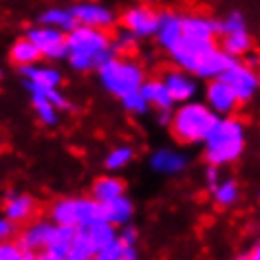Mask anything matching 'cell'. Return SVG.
<instances>
[{"instance_id": "cell-1", "label": "cell", "mask_w": 260, "mask_h": 260, "mask_svg": "<svg viewBox=\"0 0 260 260\" xmlns=\"http://www.w3.org/2000/svg\"><path fill=\"white\" fill-rule=\"evenodd\" d=\"M205 144V159L214 166H227L236 161L245 150V126L236 117H218L210 130Z\"/></svg>"}, {"instance_id": "cell-2", "label": "cell", "mask_w": 260, "mask_h": 260, "mask_svg": "<svg viewBox=\"0 0 260 260\" xmlns=\"http://www.w3.org/2000/svg\"><path fill=\"white\" fill-rule=\"evenodd\" d=\"M218 121V113H214L210 104L201 102H183V106L177 108L172 115V135L181 144H203Z\"/></svg>"}, {"instance_id": "cell-3", "label": "cell", "mask_w": 260, "mask_h": 260, "mask_svg": "<svg viewBox=\"0 0 260 260\" xmlns=\"http://www.w3.org/2000/svg\"><path fill=\"white\" fill-rule=\"evenodd\" d=\"M69 64L71 69L86 73L95 69V57L104 49H110V40L104 29L88 27V24H77L69 34Z\"/></svg>"}, {"instance_id": "cell-4", "label": "cell", "mask_w": 260, "mask_h": 260, "mask_svg": "<svg viewBox=\"0 0 260 260\" xmlns=\"http://www.w3.org/2000/svg\"><path fill=\"white\" fill-rule=\"evenodd\" d=\"M100 82L102 86L115 97H123L133 90H139L141 84L146 82L144 69L133 60H119V57H110L106 64L100 69Z\"/></svg>"}, {"instance_id": "cell-5", "label": "cell", "mask_w": 260, "mask_h": 260, "mask_svg": "<svg viewBox=\"0 0 260 260\" xmlns=\"http://www.w3.org/2000/svg\"><path fill=\"white\" fill-rule=\"evenodd\" d=\"M104 218L102 203L93 199H60L51 207V220L57 225H69L75 230L88 227Z\"/></svg>"}, {"instance_id": "cell-6", "label": "cell", "mask_w": 260, "mask_h": 260, "mask_svg": "<svg viewBox=\"0 0 260 260\" xmlns=\"http://www.w3.org/2000/svg\"><path fill=\"white\" fill-rule=\"evenodd\" d=\"M27 38L40 49L42 57H49V60H60V57L69 55V38L67 31L57 29V27H49V24H42V27H31L27 31Z\"/></svg>"}, {"instance_id": "cell-7", "label": "cell", "mask_w": 260, "mask_h": 260, "mask_svg": "<svg viewBox=\"0 0 260 260\" xmlns=\"http://www.w3.org/2000/svg\"><path fill=\"white\" fill-rule=\"evenodd\" d=\"M220 80H225L227 84H230L232 90L236 93V97L240 100V104L249 102L251 97L256 95L258 86H260L258 73L253 71V67H249V64H240L238 60L234 62L223 75H220Z\"/></svg>"}, {"instance_id": "cell-8", "label": "cell", "mask_w": 260, "mask_h": 260, "mask_svg": "<svg viewBox=\"0 0 260 260\" xmlns=\"http://www.w3.org/2000/svg\"><path fill=\"white\" fill-rule=\"evenodd\" d=\"M159 22H161V14L152 11L150 7H144V5L126 9L121 16V24L126 27V31H130V34L137 36V38L157 36Z\"/></svg>"}, {"instance_id": "cell-9", "label": "cell", "mask_w": 260, "mask_h": 260, "mask_svg": "<svg viewBox=\"0 0 260 260\" xmlns=\"http://www.w3.org/2000/svg\"><path fill=\"white\" fill-rule=\"evenodd\" d=\"M205 100H207V104H210V108L214 110V113H218L220 117L232 115L234 110H236V106L240 104V100L232 90V86L225 80H220V77H214V80L207 84Z\"/></svg>"}, {"instance_id": "cell-10", "label": "cell", "mask_w": 260, "mask_h": 260, "mask_svg": "<svg viewBox=\"0 0 260 260\" xmlns=\"http://www.w3.org/2000/svg\"><path fill=\"white\" fill-rule=\"evenodd\" d=\"M236 62V57H232L227 51L212 47L210 51H205L203 55L199 57L197 67H194L192 73L199 77H205V80H214V77H220L232 64Z\"/></svg>"}, {"instance_id": "cell-11", "label": "cell", "mask_w": 260, "mask_h": 260, "mask_svg": "<svg viewBox=\"0 0 260 260\" xmlns=\"http://www.w3.org/2000/svg\"><path fill=\"white\" fill-rule=\"evenodd\" d=\"M18 71L24 77V86L27 90L34 88H57L62 84V75L57 69L51 67H36V64H22Z\"/></svg>"}, {"instance_id": "cell-12", "label": "cell", "mask_w": 260, "mask_h": 260, "mask_svg": "<svg viewBox=\"0 0 260 260\" xmlns=\"http://www.w3.org/2000/svg\"><path fill=\"white\" fill-rule=\"evenodd\" d=\"M73 236H75V227L55 223L53 236H51L49 245L38 253V258H42V260H69V251H71Z\"/></svg>"}, {"instance_id": "cell-13", "label": "cell", "mask_w": 260, "mask_h": 260, "mask_svg": "<svg viewBox=\"0 0 260 260\" xmlns=\"http://www.w3.org/2000/svg\"><path fill=\"white\" fill-rule=\"evenodd\" d=\"M77 24H88V27H97V29H108L115 22V16L108 7L95 3H80L75 7H71Z\"/></svg>"}, {"instance_id": "cell-14", "label": "cell", "mask_w": 260, "mask_h": 260, "mask_svg": "<svg viewBox=\"0 0 260 260\" xmlns=\"http://www.w3.org/2000/svg\"><path fill=\"white\" fill-rule=\"evenodd\" d=\"M150 168L159 174L172 177V174H179L187 168V157L179 150H172V148H159L150 157Z\"/></svg>"}, {"instance_id": "cell-15", "label": "cell", "mask_w": 260, "mask_h": 260, "mask_svg": "<svg viewBox=\"0 0 260 260\" xmlns=\"http://www.w3.org/2000/svg\"><path fill=\"white\" fill-rule=\"evenodd\" d=\"M53 230H55V223H47V220H40V223H31L27 230L20 234V247L24 251H34V253H40L38 249H44L49 245L51 236H53Z\"/></svg>"}, {"instance_id": "cell-16", "label": "cell", "mask_w": 260, "mask_h": 260, "mask_svg": "<svg viewBox=\"0 0 260 260\" xmlns=\"http://www.w3.org/2000/svg\"><path fill=\"white\" fill-rule=\"evenodd\" d=\"M164 82L168 90L172 93L174 102H190L194 95H197V80H194L192 75L185 73V69L181 71H168L164 75Z\"/></svg>"}, {"instance_id": "cell-17", "label": "cell", "mask_w": 260, "mask_h": 260, "mask_svg": "<svg viewBox=\"0 0 260 260\" xmlns=\"http://www.w3.org/2000/svg\"><path fill=\"white\" fill-rule=\"evenodd\" d=\"M38 203L34 197L29 194H16L9 192L7 194V203H5V216L11 218L14 223H24L36 214Z\"/></svg>"}, {"instance_id": "cell-18", "label": "cell", "mask_w": 260, "mask_h": 260, "mask_svg": "<svg viewBox=\"0 0 260 260\" xmlns=\"http://www.w3.org/2000/svg\"><path fill=\"white\" fill-rule=\"evenodd\" d=\"M183 36V16L177 14H161L159 31H157V40L166 51H170L174 44L181 40Z\"/></svg>"}, {"instance_id": "cell-19", "label": "cell", "mask_w": 260, "mask_h": 260, "mask_svg": "<svg viewBox=\"0 0 260 260\" xmlns=\"http://www.w3.org/2000/svg\"><path fill=\"white\" fill-rule=\"evenodd\" d=\"M102 210H104V218L113 225H128L130 218L135 214V205L126 194L117 199H110V201H104L102 203Z\"/></svg>"}, {"instance_id": "cell-20", "label": "cell", "mask_w": 260, "mask_h": 260, "mask_svg": "<svg viewBox=\"0 0 260 260\" xmlns=\"http://www.w3.org/2000/svg\"><path fill=\"white\" fill-rule=\"evenodd\" d=\"M141 93L148 100L150 106H157V110H172L174 108V97L168 90L164 80H148L141 84Z\"/></svg>"}, {"instance_id": "cell-21", "label": "cell", "mask_w": 260, "mask_h": 260, "mask_svg": "<svg viewBox=\"0 0 260 260\" xmlns=\"http://www.w3.org/2000/svg\"><path fill=\"white\" fill-rule=\"evenodd\" d=\"M121 194H126V185L117 177H102L93 183V197L100 201V203L117 199V197H121Z\"/></svg>"}, {"instance_id": "cell-22", "label": "cell", "mask_w": 260, "mask_h": 260, "mask_svg": "<svg viewBox=\"0 0 260 260\" xmlns=\"http://www.w3.org/2000/svg\"><path fill=\"white\" fill-rule=\"evenodd\" d=\"M223 51H227L232 57H240V55H247L251 51V38L247 34V29H240V31H232V34H225L223 36Z\"/></svg>"}, {"instance_id": "cell-23", "label": "cell", "mask_w": 260, "mask_h": 260, "mask_svg": "<svg viewBox=\"0 0 260 260\" xmlns=\"http://www.w3.org/2000/svg\"><path fill=\"white\" fill-rule=\"evenodd\" d=\"M84 230L88 232V236H90V243H93V247L97 251L104 249L108 243H113V240L117 238V232H115V225L113 223H108L106 218H102V220H97V223L93 225H88V227H84Z\"/></svg>"}, {"instance_id": "cell-24", "label": "cell", "mask_w": 260, "mask_h": 260, "mask_svg": "<svg viewBox=\"0 0 260 260\" xmlns=\"http://www.w3.org/2000/svg\"><path fill=\"white\" fill-rule=\"evenodd\" d=\"M40 22H42V24H49V27H57V29L67 31V34H69L71 29L77 27V20H75L73 11H71V9H60V7L47 9V11H44V14L40 16Z\"/></svg>"}, {"instance_id": "cell-25", "label": "cell", "mask_w": 260, "mask_h": 260, "mask_svg": "<svg viewBox=\"0 0 260 260\" xmlns=\"http://www.w3.org/2000/svg\"><path fill=\"white\" fill-rule=\"evenodd\" d=\"M97 256V249L90 243L88 232L84 230H75L73 243H71V251H69V260H90Z\"/></svg>"}, {"instance_id": "cell-26", "label": "cell", "mask_w": 260, "mask_h": 260, "mask_svg": "<svg viewBox=\"0 0 260 260\" xmlns=\"http://www.w3.org/2000/svg\"><path fill=\"white\" fill-rule=\"evenodd\" d=\"M9 55H11V62L18 64V67H22V64H36L38 57H42L40 49H38L27 36H24L22 40H16Z\"/></svg>"}, {"instance_id": "cell-27", "label": "cell", "mask_w": 260, "mask_h": 260, "mask_svg": "<svg viewBox=\"0 0 260 260\" xmlns=\"http://www.w3.org/2000/svg\"><path fill=\"white\" fill-rule=\"evenodd\" d=\"M31 102H34L38 119H40L42 123H47V126H55L57 123V110L60 108H57L44 93H31Z\"/></svg>"}, {"instance_id": "cell-28", "label": "cell", "mask_w": 260, "mask_h": 260, "mask_svg": "<svg viewBox=\"0 0 260 260\" xmlns=\"http://www.w3.org/2000/svg\"><path fill=\"white\" fill-rule=\"evenodd\" d=\"M214 201L220 205V207H230L234 205L238 201V183L234 179H225V181H220V183L214 187Z\"/></svg>"}, {"instance_id": "cell-29", "label": "cell", "mask_w": 260, "mask_h": 260, "mask_svg": "<svg viewBox=\"0 0 260 260\" xmlns=\"http://www.w3.org/2000/svg\"><path fill=\"white\" fill-rule=\"evenodd\" d=\"M135 159V150L130 146H119V148H115V150H110L106 154V159H104V168L110 172H115V170H121V168H126L130 161Z\"/></svg>"}, {"instance_id": "cell-30", "label": "cell", "mask_w": 260, "mask_h": 260, "mask_svg": "<svg viewBox=\"0 0 260 260\" xmlns=\"http://www.w3.org/2000/svg\"><path fill=\"white\" fill-rule=\"evenodd\" d=\"M119 100H121V106L126 108L128 113H135V115H144V113H148V108H150V104H148L144 93H141V88L119 97Z\"/></svg>"}, {"instance_id": "cell-31", "label": "cell", "mask_w": 260, "mask_h": 260, "mask_svg": "<svg viewBox=\"0 0 260 260\" xmlns=\"http://www.w3.org/2000/svg\"><path fill=\"white\" fill-rule=\"evenodd\" d=\"M240 29H247V27H245L243 14H238V11H232L223 20H216V34H220V36L232 34V31H240Z\"/></svg>"}, {"instance_id": "cell-32", "label": "cell", "mask_w": 260, "mask_h": 260, "mask_svg": "<svg viewBox=\"0 0 260 260\" xmlns=\"http://www.w3.org/2000/svg\"><path fill=\"white\" fill-rule=\"evenodd\" d=\"M0 260H24V249L11 238L0 240Z\"/></svg>"}, {"instance_id": "cell-33", "label": "cell", "mask_w": 260, "mask_h": 260, "mask_svg": "<svg viewBox=\"0 0 260 260\" xmlns=\"http://www.w3.org/2000/svg\"><path fill=\"white\" fill-rule=\"evenodd\" d=\"M121 253H123V243H121V238L117 236L113 243H108L104 249L97 251V260H121Z\"/></svg>"}, {"instance_id": "cell-34", "label": "cell", "mask_w": 260, "mask_h": 260, "mask_svg": "<svg viewBox=\"0 0 260 260\" xmlns=\"http://www.w3.org/2000/svg\"><path fill=\"white\" fill-rule=\"evenodd\" d=\"M117 236H119L121 243H126V245H137L139 232L135 230V227H130V225H121V232L117 234Z\"/></svg>"}, {"instance_id": "cell-35", "label": "cell", "mask_w": 260, "mask_h": 260, "mask_svg": "<svg viewBox=\"0 0 260 260\" xmlns=\"http://www.w3.org/2000/svg\"><path fill=\"white\" fill-rule=\"evenodd\" d=\"M16 225L11 218L7 216H0V240H5V238H11L16 234Z\"/></svg>"}, {"instance_id": "cell-36", "label": "cell", "mask_w": 260, "mask_h": 260, "mask_svg": "<svg viewBox=\"0 0 260 260\" xmlns=\"http://www.w3.org/2000/svg\"><path fill=\"white\" fill-rule=\"evenodd\" d=\"M218 168H220V166H214V164H210V166H207V170H205V179H207V185H210V190H214V187H216V185L220 183Z\"/></svg>"}, {"instance_id": "cell-37", "label": "cell", "mask_w": 260, "mask_h": 260, "mask_svg": "<svg viewBox=\"0 0 260 260\" xmlns=\"http://www.w3.org/2000/svg\"><path fill=\"white\" fill-rule=\"evenodd\" d=\"M137 245H126L123 243V253H121V260H137V249H135Z\"/></svg>"}, {"instance_id": "cell-38", "label": "cell", "mask_w": 260, "mask_h": 260, "mask_svg": "<svg viewBox=\"0 0 260 260\" xmlns=\"http://www.w3.org/2000/svg\"><path fill=\"white\" fill-rule=\"evenodd\" d=\"M172 110H159V117H157V121L161 123V126H170L172 123Z\"/></svg>"}, {"instance_id": "cell-39", "label": "cell", "mask_w": 260, "mask_h": 260, "mask_svg": "<svg viewBox=\"0 0 260 260\" xmlns=\"http://www.w3.org/2000/svg\"><path fill=\"white\" fill-rule=\"evenodd\" d=\"M245 258H249V260H260V243H256L251 247V251H247L245 253Z\"/></svg>"}, {"instance_id": "cell-40", "label": "cell", "mask_w": 260, "mask_h": 260, "mask_svg": "<svg viewBox=\"0 0 260 260\" xmlns=\"http://www.w3.org/2000/svg\"><path fill=\"white\" fill-rule=\"evenodd\" d=\"M258 62H260V60H258V55H249V57H247V64H249V67H256Z\"/></svg>"}, {"instance_id": "cell-41", "label": "cell", "mask_w": 260, "mask_h": 260, "mask_svg": "<svg viewBox=\"0 0 260 260\" xmlns=\"http://www.w3.org/2000/svg\"><path fill=\"white\" fill-rule=\"evenodd\" d=\"M258 82H260V73H258Z\"/></svg>"}, {"instance_id": "cell-42", "label": "cell", "mask_w": 260, "mask_h": 260, "mask_svg": "<svg viewBox=\"0 0 260 260\" xmlns=\"http://www.w3.org/2000/svg\"><path fill=\"white\" fill-rule=\"evenodd\" d=\"M0 77H3V73H0Z\"/></svg>"}]
</instances>
